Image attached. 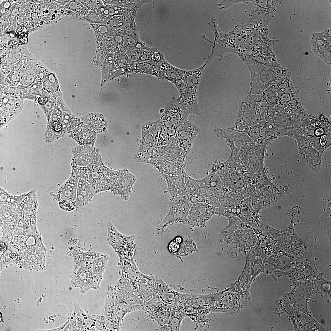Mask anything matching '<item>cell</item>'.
I'll return each mask as SVG.
<instances>
[{"mask_svg": "<svg viewBox=\"0 0 331 331\" xmlns=\"http://www.w3.org/2000/svg\"><path fill=\"white\" fill-rule=\"evenodd\" d=\"M140 146L134 156V159L139 162L148 163L152 158V152H150V146L143 143Z\"/></svg>", "mask_w": 331, "mask_h": 331, "instance_id": "f546056e", "label": "cell"}, {"mask_svg": "<svg viewBox=\"0 0 331 331\" xmlns=\"http://www.w3.org/2000/svg\"><path fill=\"white\" fill-rule=\"evenodd\" d=\"M70 151L73 157L81 158L100 166L104 165L99 150L94 146L79 145L72 148Z\"/></svg>", "mask_w": 331, "mask_h": 331, "instance_id": "e0dca14e", "label": "cell"}, {"mask_svg": "<svg viewBox=\"0 0 331 331\" xmlns=\"http://www.w3.org/2000/svg\"><path fill=\"white\" fill-rule=\"evenodd\" d=\"M16 90H15L13 93H10V95H8L6 93V94H5L6 96L4 95L3 96H1L0 101L1 127L15 118L23 108V100L21 98L20 93L18 90L15 93Z\"/></svg>", "mask_w": 331, "mask_h": 331, "instance_id": "8992f818", "label": "cell"}, {"mask_svg": "<svg viewBox=\"0 0 331 331\" xmlns=\"http://www.w3.org/2000/svg\"><path fill=\"white\" fill-rule=\"evenodd\" d=\"M192 205L185 195L171 199L169 211L163 223H168L185 219Z\"/></svg>", "mask_w": 331, "mask_h": 331, "instance_id": "7c38bea8", "label": "cell"}, {"mask_svg": "<svg viewBox=\"0 0 331 331\" xmlns=\"http://www.w3.org/2000/svg\"><path fill=\"white\" fill-rule=\"evenodd\" d=\"M63 111L55 103L54 108L50 119L47 124L56 121H62Z\"/></svg>", "mask_w": 331, "mask_h": 331, "instance_id": "836d02e7", "label": "cell"}, {"mask_svg": "<svg viewBox=\"0 0 331 331\" xmlns=\"http://www.w3.org/2000/svg\"><path fill=\"white\" fill-rule=\"evenodd\" d=\"M80 118L85 126L97 134L107 132L108 123L102 114L93 112Z\"/></svg>", "mask_w": 331, "mask_h": 331, "instance_id": "ffe728a7", "label": "cell"}, {"mask_svg": "<svg viewBox=\"0 0 331 331\" xmlns=\"http://www.w3.org/2000/svg\"><path fill=\"white\" fill-rule=\"evenodd\" d=\"M23 196H13L7 193L3 189H1L0 190L1 204L11 205L20 204L21 201L20 200H21V199Z\"/></svg>", "mask_w": 331, "mask_h": 331, "instance_id": "d6a6232c", "label": "cell"}, {"mask_svg": "<svg viewBox=\"0 0 331 331\" xmlns=\"http://www.w3.org/2000/svg\"><path fill=\"white\" fill-rule=\"evenodd\" d=\"M331 225L330 223H329L328 224V226H327V230H326L327 232V234H327V236H329L328 238H330V232H331V231H331V230H330V229H331L330 228V226H331V225Z\"/></svg>", "mask_w": 331, "mask_h": 331, "instance_id": "ab89813d", "label": "cell"}, {"mask_svg": "<svg viewBox=\"0 0 331 331\" xmlns=\"http://www.w3.org/2000/svg\"><path fill=\"white\" fill-rule=\"evenodd\" d=\"M118 171L117 178L111 187L110 190L114 195L119 196L122 199L127 201L136 178L127 169Z\"/></svg>", "mask_w": 331, "mask_h": 331, "instance_id": "8fae6325", "label": "cell"}, {"mask_svg": "<svg viewBox=\"0 0 331 331\" xmlns=\"http://www.w3.org/2000/svg\"><path fill=\"white\" fill-rule=\"evenodd\" d=\"M37 101L45 114L47 122H48L50 119L54 108L55 104V99L49 94L39 97Z\"/></svg>", "mask_w": 331, "mask_h": 331, "instance_id": "f1b7e54d", "label": "cell"}, {"mask_svg": "<svg viewBox=\"0 0 331 331\" xmlns=\"http://www.w3.org/2000/svg\"><path fill=\"white\" fill-rule=\"evenodd\" d=\"M158 282L154 277L142 274L132 289L135 294L146 303L154 297L158 292Z\"/></svg>", "mask_w": 331, "mask_h": 331, "instance_id": "4fadbf2b", "label": "cell"}, {"mask_svg": "<svg viewBox=\"0 0 331 331\" xmlns=\"http://www.w3.org/2000/svg\"><path fill=\"white\" fill-rule=\"evenodd\" d=\"M95 195V190L91 185L79 177L74 204L75 208H81L87 206Z\"/></svg>", "mask_w": 331, "mask_h": 331, "instance_id": "44dd1931", "label": "cell"}, {"mask_svg": "<svg viewBox=\"0 0 331 331\" xmlns=\"http://www.w3.org/2000/svg\"><path fill=\"white\" fill-rule=\"evenodd\" d=\"M92 273L88 272L81 266L75 274L73 284L75 287L80 289L82 294L86 293L91 289H97Z\"/></svg>", "mask_w": 331, "mask_h": 331, "instance_id": "603a6c76", "label": "cell"}, {"mask_svg": "<svg viewBox=\"0 0 331 331\" xmlns=\"http://www.w3.org/2000/svg\"><path fill=\"white\" fill-rule=\"evenodd\" d=\"M283 191L273 183L255 190L250 196L252 206L256 211L259 212L271 207L283 196Z\"/></svg>", "mask_w": 331, "mask_h": 331, "instance_id": "277c9868", "label": "cell"}, {"mask_svg": "<svg viewBox=\"0 0 331 331\" xmlns=\"http://www.w3.org/2000/svg\"><path fill=\"white\" fill-rule=\"evenodd\" d=\"M55 100V103L63 112H71L64 103L63 98V96L58 97Z\"/></svg>", "mask_w": 331, "mask_h": 331, "instance_id": "74e56055", "label": "cell"}, {"mask_svg": "<svg viewBox=\"0 0 331 331\" xmlns=\"http://www.w3.org/2000/svg\"><path fill=\"white\" fill-rule=\"evenodd\" d=\"M190 115L180 104L178 98L166 103L162 114L161 120L165 124L178 129L180 125L188 120Z\"/></svg>", "mask_w": 331, "mask_h": 331, "instance_id": "52a82bcc", "label": "cell"}, {"mask_svg": "<svg viewBox=\"0 0 331 331\" xmlns=\"http://www.w3.org/2000/svg\"><path fill=\"white\" fill-rule=\"evenodd\" d=\"M187 192L185 196L193 204L204 202V199L200 187L194 179L187 174L186 177Z\"/></svg>", "mask_w": 331, "mask_h": 331, "instance_id": "4316f807", "label": "cell"}, {"mask_svg": "<svg viewBox=\"0 0 331 331\" xmlns=\"http://www.w3.org/2000/svg\"><path fill=\"white\" fill-rule=\"evenodd\" d=\"M69 136L80 145L94 146L97 134L85 126L80 118L75 117L67 128Z\"/></svg>", "mask_w": 331, "mask_h": 331, "instance_id": "ba28073f", "label": "cell"}, {"mask_svg": "<svg viewBox=\"0 0 331 331\" xmlns=\"http://www.w3.org/2000/svg\"><path fill=\"white\" fill-rule=\"evenodd\" d=\"M249 71L251 81L249 93L261 95L267 88L275 85L289 73L278 66L261 63L250 56L242 55L239 56Z\"/></svg>", "mask_w": 331, "mask_h": 331, "instance_id": "3957f363", "label": "cell"}, {"mask_svg": "<svg viewBox=\"0 0 331 331\" xmlns=\"http://www.w3.org/2000/svg\"><path fill=\"white\" fill-rule=\"evenodd\" d=\"M226 195L235 199L250 197L256 190L259 175L245 170L238 163L227 160L214 164Z\"/></svg>", "mask_w": 331, "mask_h": 331, "instance_id": "6da1fadb", "label": "cell"}, {"mask_svg": "<svg viewBox=\"0 0 331 331\" xmlns=\"http://www.w3.org/2000/svg\"><path fill=\"white\" fill-rule=\"evenodd\" d=\"M43 90L54 99L63 96L57 75L54 72L48 71L44 77L42 84Z\"/></svg>", "mask_w": 331, "mask_h": 331, "instance_id": "484cf974", "label": "cell"}, {"mask_svg": "<svg viewBox=\"0 0 331 331\" xmlns=\"http://www.w3.org/2000/svg\"><path fill=\"white\" fill-rule=\"evenodd\" d=\"M148 163L157 168L162 176H177L185 172V162H171L159 156L153 157Z\"/></svg>", "mask_w": 331, "mask_h": 331, "instance_id": "9a60e30c", "label": "cell"}, {"mask_svg": "<svg viewBox=\"0 0 331 331\" xmlns=\"http://www.w3.org/2000/svg\"><path fill=\"white\" fill-rule=\"evenodd\" d=\"M18 30L19 35L21 36H23V35H24L26 31V28L24 27H21Z\"/></svg>", "mask_w": 331, "mask_h": 331, "instance_id": "f35d334b", "label": "cell"}, {"mask_svg": "<svg viewBox=\"0 0 331 331\" xmlns=\"http://www.w3.org/2000/svg\"><path fill=\"white\" fill-rule=\"evenodd\" d=\"M104 307L123 318L134 311L146 310L145 303L135 294L129 283L122 276L113 286L108 288Z\"/></svg>", "mask_w": 331, "mask_h": 331, "instance_id": "7a4b0ae2", "label": "cell"}, {"mask_svg": "<svg viewBox=\"0 0 331 331\" xmlns=\"http://www.w3.org/2000/svg\"><path fill=\"white\" fill-rule=\"evenodd\" d=\"M108 257L105 256L93 261V272L102 278L103 274L106 269Z\"/></svg>", "mask_w": 331, "mask_h": 331, "instance_id": "1f68e13d", "label": "cell"}, {"mask_svg": "<svg viewBox=\"0 0 331 331\" xmlns=\"http://www.w3.org/2000/svg\"><path fill=\"white\" fill-rule=\"evenodd\" d=\"M78 168L79 177L90 184L95 190L96 186L104 181L100 166L90 163Z\"/></svg>", "mask_w": 331, "mask_h": 331, "instance_id": "7402d4cb", "label": "cell"}, {"mask_svg": "<svg viewBox=\"0 0 331 331\" xmlns=\"http://www.w3.org/2000/svg\"><path fill=\"white\" fill-rule=\"evenodd\" d=\"M201 131L196 125L187 120L179 127L175 140L178 145L188 154L195 138Z\"/></svg>", "mask_w": 331, "mask_h": 331, "instance_id": "9c48e42d", "label": "cell"}, {"mask_svg": "<svg viewBox=\"0 0 331 331\" xmlns=\"http://www.w3.org/2000/svg\"><path fill=\"white\" fill-rule=\"evenodd\" d=\"M146 123L148 127H146L144 124V125L147 130L143 126H142V143L150 146L156 142L159 122L158 121Z\"/></svg>", "mask_w": 331, "mask_h": 331, "instance_id": "83f0119b", "label": "cell"}, {"mask_svg": "<svg viewBox=\"0 0 331 331\" xmlns=\"http://www.w3.org/2000/svg\"><path fill=\"white\" fill-rule=\"evenodd\" d=\"M326 31L311 36V43L314 53L328 65L331 62L330 32Z\"/></svg>", "mask_w": 331, "mask_h": 331, "instance_id": "5bb4252c", "label": "cell"}, {"mask_svg": "<svg viewBox=\"0 0 331 331\" xmlns=\"http://www.w3.org/2000/svg\"><path fill=\"white\" fill-rule=\"evenodd\" d=\"M221 214L220 207H216L205 203L201 202L192 205L189 211L187 218L191 224L202 225L205 224L213 215Z\"/></svg>", "mask_w": 331, "mask_h": 331, "instance_id": "30bf717a", "label": "cell"}, {"mask_svg": "<svg viewBox=\"0 0 331 331\" xmlns=\"http://www.w3.org/2000/svg\"><path fill=\"white\" fill-rule=\"evenodd\" d=\"M104 181H106L111 187L114 183L118 176V170L111 169L104 165L100 166Z\"/></svg>", "mask_w": 331, "mask_h": 331, "instance_id": "4dcf8cb0", "label": "cell"}, {"mask_svg": "<svg viewBox=\"0 0 331 331\" xmlns=\"http://www.w3.org/2000/svg\"><path fill=\"white\" fill-rule=\"evenodd\" d=\"M111 186L109 184L105 181H102L97 185L95 188V194L101 192L111 190Z\"/></svg>", "mask_w": 331, "mask_h": 331, "instance_id": "8d00e7d4", "label": "cell"}, {"mask_svg": "<svg viewBox=\"0 0 331 331\" xmlns=\"http://www.w3.org/2000/svg\"><path fill=\"white\" fill-rule=\"evenodd\" d=\"M116 57V55L112 53L108 54L105 57L102 66L101 86L125 73L116 69L115 66Z\"/></svg>", "mask_w": 331, "mask_h": 331, "instance_id": "cb8c5ba5", "label": "cell"}, {"mask_svg": "<svg viewBox=\"0 0 331 331\" xmlns=\"http://www.w3.org/2000/svg\"><path fill=\"white\" fill-rule=\"evenodd\" d=\"M67 133L62 121H55L47 124L43 139L46 143L51 144L63 137Z\"/></svg>", "mask_w": 331, "mask_h": 331, "instance_id": "d4e9b609", "label": "cell"}, {"mask_svg": "<svg viewBox=\"0 0 331 331\" xmlns=\"http://www.w3.org/2000/svg\"><path fill=\"white\" fill-rule=\"evenodd\" d=\"M187 174L185 172L177 176H162L166 182L167 190L171 199L186 195V177Z\"/></svg>", "mask_w": 331, "mask_h": 331, "instance_id": "d6986e66", "label": "cell"}, {"mask_svg": "<svg viewBox=\"0 0 331 331\" xmlns=\"http://www.w3.org/2000/svg\"><path fill=\"white\" fill-rule=\"evenodd\" d=\"M75 117L71 112H63L62 123L64 129L67 131V127Z\"/></svg>", "mask_w": 331, "mask_h": 331, "instance_id": "e575fe53", "label": "cell"}, {"mask_svg": "<svg viewBox=\"0 0 331 331\" xmlns=\"http://www.w3.org/2000/svg\"><path fill=\"white\" fill-rule=\"evenodd\" d=\"M59 205L61 208L66 211H70L75 208L74 204L72 202L67 200H60Z\"/></svg>", "mask_w": 331, "mask_h": 331, "instance_id": "d590c367", "label": "cell"}, {"mask_svg": "<svg viewBox=\"0 0 331 331\" xmlns=\"http://www.w3.org/2000/svg\"><path fill=\"white\" fill-rule=\"evenodd\" d=\"M194 180L200 187L212 192L218 200L226 195L219 176L212 169L206 177Z\"/></svg>", "mask_w": 331, "mask_h": 331, "instance_id": "ac0fdd59", "label": "cell"}, {"mask_svg": "<svg viewBox=\"0 0 331 331\" xmlns=\"http://www.w3.org/2000/svg\"><path fill=\"white\" fill-rule=\"evenodd\" d=\"M79 176L77 168H72L69 178L60 188L57 194L58 200H67L74 204L76 200Z\"/></svg>", "mask_w": 331, "mask_h": 331, "instance_id": "2e32d148", "label": "cell"}, {"mask_svg": "<svg viewBox=\"0 0 331 331\" xmlns=\"http://www.w3.org/2000/svg\"><path fill=\"white\" fill-rule=\"evenodd\" d=\"M223 208L226 216H237L241 222L252 226L261 225L262 223L258 219L259 212L255 211L253 208L250 197L235 199L231 207Z\"/></svg>", "mask_w": 331, "mask_h": 331, "instance_id": "5b68a950", "label": "cell"}]
</instances>
